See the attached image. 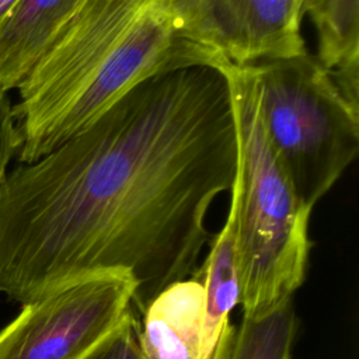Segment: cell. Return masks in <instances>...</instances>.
<instances>
[{"mask_svg":"<svg viewBox=\"0 0 359 359\" xmlns=\"http://www.w3.org/2000/svg\"><path fill=\"white\" fill-rule=\"evenodd\" d=\"M268 143L304 208L334 187L359 151V105L317 56L252 65Z\"/></svg>","mask_w":359,"mask_h":359,"instance_id":"4","label":"cell"},{"mask_svg":"<svg viewBox=\"0 0 359 359\" xmlns=\"http://www.w3.org/2000/svg\"><path fill=\"white\" fill-rule=\"evenodd\" d=\"M205 290V355L206 359H229L236 328L230 323L240 304L237 266V203L230 194L226 222L213 237L208 255L192 275Z\"/></svg>","mask_w":359,"mask_h":359,"instance_id":"8","label":"cell"},{"mask_svg":"<svg viewBox=\"0 0 359 359\" xmlns=\"http://www.w3.org/2000/svg\"><path fill=\"white\" fill-rule=\"evenodd\" d=\"M230 90L237 167V266L243 317L292 299L306 278L311 210L296 196L264 132L252 65L219 67Z\"/></svg>","mask_w":359,"mask_h":359,"instance_id":"3","label":"cell"},{"mask_svg":"<svg viewBox=\"0 0 359 359\" xmlns=\"http://www.w3.org/2000/svg\"><path fill=\"white\" fill-rule=\"evenodd\" d=\"M237 137L220 69L137 84L90 126L0 184V292L24 304L128 273L133 309L196 269L206 216L230 191Z\"/></svg>","mask_w":359,"mask_h":359,"instance_id":"1","label":"cell"},{"mask_svg":"<svg viewBox=\"0 0 359 359\" xmlns=\"http://www.w3.org/2000/svg\"><path fill=\"white\" fill-rule=\"evenodd\" d=\"M294 334L292 297L261 316L243 317L229 359H290Z\"/></svg>","mask_w":359,"mask_h":359,"instance_id":"11","label":"cell"},{"mask_svg":"<svg viewBox=\"0 0 359 359\" xmlns=\"http://www.w3.org/2000/svg\"><path fill=\"white\" fill-rule=\"evenodd\" d=\"M175 32L236 66L306 53L302 0H168Z\"/></svg>","mask_w":359,"mask_h":359,"instance_id":"6","label":"cell"},{"mask_svg":"<svg viewBox=\"0 0 359 359\" xmlns=\"http://www.w3.org/2000/svg\"><path fill=\"white\" fill-rule=\"evenodd\" d=\"M81 359H146L137 339V313L132 307L121 323Z\"/></svg>","mask_w":359,"mask_h":359,"instance_id":"12","label":"cell"},{"mask_svg":"<svg viewBox=\"0 0 359 359\" xmlns=\"http://www.w3.org/2000/svg\"><path fill=\"white\" fill-rule=\"evenodd\" d=\"M80 0H17L0 20V91L18 88Z\"/></svg>","mask_w":359,"mask_h":359,"instance_id":"9","label":"cell"},{"mask_svg":"<svg viewBox=\"0 0 359 359\" xmlns=\"http://www.w3.org/2000/svg\"><path fill=\"white\" fill-rule=\"evenodd\" d=\"M137 314L146 359H206L205 290L196 278L167 285Z\"/></svg>","mask_w":359,"mask_h":359,"instance_id":"7","label":"cell"},{"mask_svg":"<svg viewBox=\"0 0 359 359\" xmlns=\"http://www.w3.org/2000/svg\"><path fill=\"white\" fill-rule=\"evenodd\" d=\"M21 147V137L7 93L0 91V184L7 174V165Z\"/></svg>","mask_w":359,"mask_h":359,"instance_id":"13","label":"cell"},{"mask_svg":"<svg viewBox=\"0 0 359 359\" xmlns=\"http://www.w3.org/2000/svg\"><path fill=\"white\" fill-rule=\"evenodd\" d=\"M226 63L175 32L168 0H80L18 87L17 158L50 153L153 76Z\"/></svg>","mask_w":359,"mask_h":359,"instance_id":"2","label":"cell"},{"mask_svg":"<svg viewBox=\"0 0 359 359\" xmlns=\"http://www.w3.org/2000/svg\"><path fill=\"white\" fill-rule=\"evenodd\" d=\"M17 0H0V20L13 8Z\"/></svg>","mask_w":359,"mask_h":359,"instance_id":"14","label":"cell"},{"mask_svg":"<svg viewBox=\"0 0 359 359\" xmlns=\"http://www.w3.org/2000/svg\"><path fill=\"white\" fill-rule=\"evenodd\" d=\"M122 272L93 275L24 304L0 331V359H81L133 307Z\"/></svg>","mask_w":359,"mask_h":359,"instance_id":"5","label":"cell"},{"mask_svg":"<svg viewBox=\"0 0 359 359\" xmlns=\"http://www.w3.org/2000/svg\"><path fill=\"white\" fill-rule=\"evenodd\" d=\"M302 10L317 31V59L359 105V0H302Z\"/></svg>","mask_w":359,"mask_h":359,"instance_id":"10","label":"cell"}]
</instances>
